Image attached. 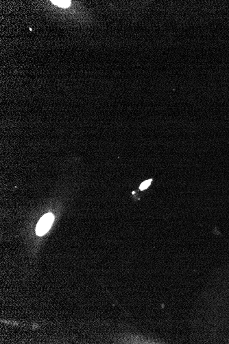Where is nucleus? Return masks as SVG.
Here are the masks:
<instances>
[{
    "label": "nucleus",
    "mask_w": 229,
    "mask_h": 344,
    "mask_svg": "<svg viewBox=\"0 0 229 344\" xmlns=\"http://www.w3.org/2000/svg\"><path fill=\"white\" fill-rule=\"evenodd\" d=\"M152 179H149V180H147V181H146L143 182V183H142V184L140 185L139 189H140L141 190H145V189H147V187H148L150 186V184H151V182H152Z\"/></svg>",
    "instance_id": "obj_3"
},
{
    "label": "nucleus",
    "mask_w": 229,
    "mask_h": 344,
    "mask_svg": "<svg viewBox=\"0 0 229 344\" xmlns=\"http://www.w3.org/2000/svg\"><path fill=\"white\" fill-rule=\"evenodd\" d=\"M51 2L53 4L62 8H67L71 5V1H62V0H60V1H56L55 0V1H51Z\"/></svg>",
    "instance_id": "obj_2"
},
{
    "label": "nucleus",
    "mask_w": 229,
    "mask_h": 344,
    "mask_svg": "<svg viewBox=\"0 0 229 344\" xmlns=\"http://www.w3.org/2000/svg\"><path fill=\"white\" fill-rule=\"evenodd\" d=\"M54 220V216L52 213H48L42 216L37 223L36 233L38 236H43L50 229Z\"/></svg>",
    "instance_id": "obj_1"
}]
</instances>
